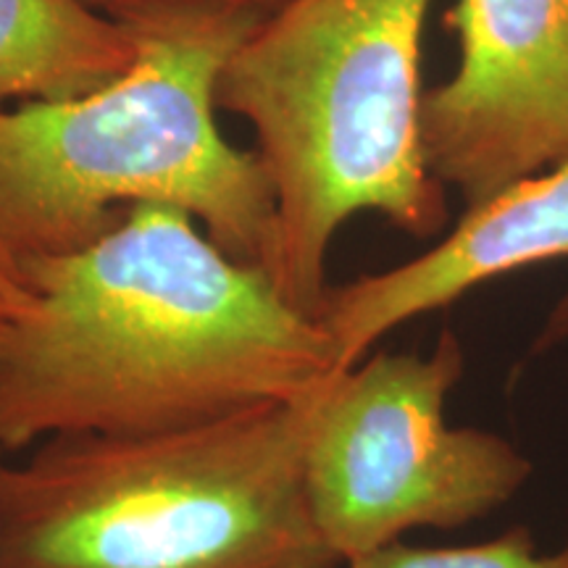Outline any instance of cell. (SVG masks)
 <instances>
[{"label": "cell", "instance_id": "cell-1", "mask_svg": "<svg viewBox=\"0 0 568 568\" xmlns=\"http://www.w3.org/2000/svg\"><path fill=\"white\" fill-rule=\"evenodd\" d=\"M339 372L322 318L172 205L0 274V456L211 424Z\"/></svg>", "mask_w": 568, "mask_h": 568}, {"label": "cell", "instance_id": "cell-2", "mask_svg": "<svg viewBox=\"0 0 568 568\" xmlns=\"http://www.w3.org/2000/svg\"><path fill=\"white\" fill-rule=\"evenodd\" d=\"M138 61L84 95L0 105V274L90 245L132 205H172L268 272L274 190L216 124L219 77L258 19L176 11L130 21Z\"/></svg>", "mask_w": 568, "mask_h": 568}, {"label": "cell", "instance_id": "cell-3", "mask_svg": "<svg viewBox=\"0 0 568 568\" xmlns=\"http://www.w3.org/2000/svg\"><path fill=\"white\" fill-rule=\"evenodd\" d=\"M335 376L211 424L0 456V568H339L303 479Z\"/></svg>", "mask_w": 568, "mask_h": 568}, {"label": "cell", "instance_id": "cell-4", "mask_svg": "<svg viewBox=\"0 0 568 568\" xmlns=\"http://www.w3.org/2000/svg\"><path fill=\"white\" fill-rule=\"evenodd\" d=\"M429 3L287 0L219 77L216 105L253 126L274 190L268 276L314 316L326 255L355 213H379L410 237L447 224L445 187L418 140Z\"/></svg>", "mask_w": 568, "mask_h": 568}, {"label": "cell", "instance_id": "cell-5", "mask_svg": "<svg viewBox=\"0 0 568 568\" xmlns=\"http://www.w3.org/2000/svg\"><path fill=\"white\" fill-rule=\"evenodd\" d=\"M464 351L445 332L429 353H376L339 372L305 447V497L326 550L347 560L410 529H456L506 506L531 464L506 437L450 426Z\"/></svg>", "mask_w": 568, "mask_h": 568}, {"label": "cell", "instance_id": "cell-6", "mask_svg": "<svg viewBox=\"0 0 568 568\" xmlns=\"http://www.w3.org/2000/svg\"><path fill=\"white\" fill-rule=\"evenodd\" d=\"M450 80L422 95L424 163L466 209L568 159V0H458Z\"/></svg>", "mask_w": 568, "mask_h": 568}, {"label": "cell", "instance_id": "cell-7", "mask_svg": "<svg viewBox=\"0 0 568 568\" xmlns=\"http://www.w3.org/2000/svg\"><path fill=\"white\" fill-rule=\"evenodd\" d=\"M568 258V159L510 184L464 219L429 251L326 290L318 311L339 366L353 368L382 337L410 318L521 268Z\"/></svg>", "mask_w": 568, "mask_h": 568}, {"label": "cell", "instance_id": "cell-8", "mask_svg": "<svg viewBox=\"0 0 568 568\" xmlns=\"http://www.w3.org/2000/svg\"><path fill=\"white\" fill-rule=\"evenodd\" d=\"M138 61V32L84 0H0V105L63 101Z\"/></svg>", "mask_w": 568, "mask_h": 568}, {"label": "cell", "instance_id": "cell-9", "mask_svg": "<svg viewBox=\"0 0 568 568\" xmlns=\"http://www.w3.org/2000/svg\"><path fill=\"white\" fill-rule=\"evenodd\" d=\"M339 568H568V539L552 552H539L527 527L464 548H410L393 542Z\"/></svg>", "mask_w": 568, "mask_h": 568}, {"label": "cell", "instance_id": "cell-10", "mask_svg": "<svg viewBox=\"0 0 568 568\" xmlns=\"http://www.w3.org/2000/svg\"><path fill=\"white\" fill-rule=\"evenodd\" d=\"M84 3L119 21H140L176 11H230L264 21L287 0H84Z\"/></svg>", "mask_w": 568, "mask_h": 568}, {"label": "cell", "instance_id": "cell-11", "mask_svg": "<svg viewBox=\"0 0 568 568\" xmlns=\"http://www.w3.org/2000/svg\"><path fill=\"white\" fill-rule=\"evenodd\" d=\"M568 343V290L560 295V301L552 305L542 329L535 339V353H548L552 347Z\"/></svg>", "mask_w": 568, "mask_h": 568}]
</instances>
